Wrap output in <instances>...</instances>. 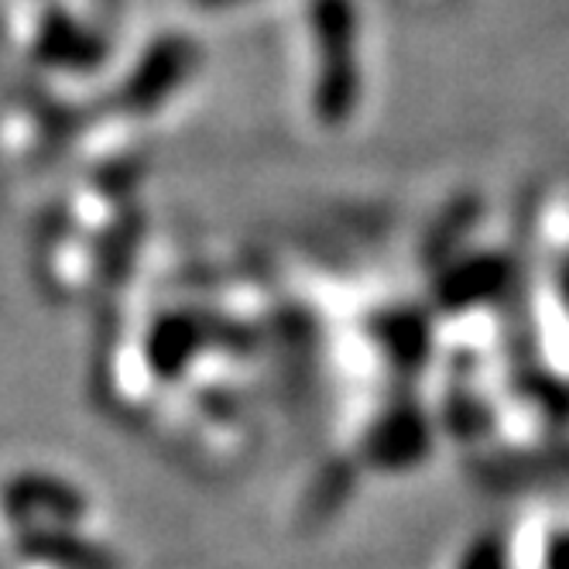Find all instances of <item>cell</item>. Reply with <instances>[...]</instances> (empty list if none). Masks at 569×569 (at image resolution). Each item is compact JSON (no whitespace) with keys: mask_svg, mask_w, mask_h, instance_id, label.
Here are the masks:
<instances>
[{"mask_svg":"<svg viewBox=\"0 0 569 569\" xmlns=\"http://www.w3.org/2000/svg\"><path fill=\"white\" fill-rule=\"evenodd\" d=\"M312 31L322 56L316 79V113L343 124L357 107V11L353 0H316Z\"/></svg>","mask_w":569,"mask_h":569,"instance_id":"obj_1","label":"cell"},{"mask_svg":"<svg viewBox=\"0 0 569 569\" xmlns=\"http://www.w3.org/2000/svg\"><path fill=\"white\" fill-rule=\"evenodd\" d=\"M505 278H508L505 258L498 254L467 258L442 274L439 299L446 302V309H473V302L498 296L505 289Z\"/></svg>","mask_w":569,"mask_h":569,"instance_id":"obj_2","label":"cell"},{"mask_svg":"<svg viewBox=\"0 0 569 569\" xmlns=\"http://www.w3.org/2000/svg\"><path fill=\"white\" fill-rule=\"evenodd\" d=\"M189 66V52L182 49V42H166L158 46L151 56H144V62L138 66V72L131 76L128 87V100L134 107H154L172 93V79H166V72H186Z\"/></svg>","mask_w":569,"mask_h":569,"instance_id":"obj_3","label":"cell"},{"mask_svg":"<svg viewBox=\"0 0 569 569\" xmlns=\"http://www.w3.org/2000/svg\"><path fill=\"white\" fill-rule=\"evenodd\" d=\"M192 343H196V327L182 316H172L151 337V363L166 375H179L189 363Z\"/></svg>","mask_w":569,"mask_h":569,"instance_id":"obj_4","label":"cell"},{"mask_svg":"<svg viewBox=\"0 0 569 569\" xmlns=\"http://www.w3.org/2000/svg\"><path fill=\"white\" fill-rule=\"evenodd\" d=\"M237 0H199V8H230Z\"/></svg>","mask_w":569,"mask_h":569,"instance_id":"obj_5","label":"cell"}]
</instances>
